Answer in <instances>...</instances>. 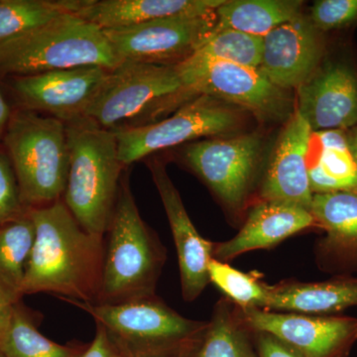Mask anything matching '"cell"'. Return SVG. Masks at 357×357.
I'll use <instances>...</instances> for the list:
<instances>
[{
	"instance_id": "cell-1",
	"label": "cell",
	"mask_w": 357,
	"mask_h": 357,
	"mask_svg": "<svg viewBox=\"0 0 357 357\" xmlns=\"http://www.w3.org/2000/svg\"><path fill=\"white\" fill-rule=\"evenodd\" d=\"M35 241L22 294L51 293L95 304L100 293L105 237L84 230L64 201L29 208Z\"/></svg>"
},
{
	"instance_id": "cell-2",
	"label": "cell",
	"mask_w": 357,
	"mask_h": 357,
	"mask_svg": "<svg viewBox=\"0 0 357 357\" xmlns=\"http://www.w3.org/2000/svg\"><path fill=\"white\" fill-rule=\"evenodd\" d=\"M69 172L64 203L82 227L105 237L114 215L124 166L114 131L83 117L66 124Z\"/></svg>"
},
{
	"instance_id": "cell-3",
	"label": "cell",
	"mask_w": 357,
	"mask_h": 357,
	"mask_svg": "<svg viewBox=\"0 0 357 357\" xmlns=\"http://www.w3.org/2000/svg\"><path fill=\"white\" fill-rule=\"evenodd\" d=\"M105 236L102 282L95 304H121L154 296L165 250L140 217L128 177L121 178Z\"/></svg>"
},
{
	"instance_id": "cell-4",
	"label": "cell",
	"mask_w": 357,
	"mask_h": 357,
	"mask_svg": "<svg viewBox=\"0 0 357 357\" xmlns=\"http://www.w3.org/2000/svg\"><path fill=\"white\" fill-rule=\"evenodd\" d=\"M121 62L105 33L76 13H66L0 44V73L17 77Z\"/></svg>"
},
{
	"instance_id": "cell-5",
	"label": "cell",
	"mask_w": 357,
	"mask_h": 357,
	"mask_svg": "<svg viewBox=\"0 0 357 357\" xmlns=\"http://www.w3.org/2000/svg\"><path fill=\"white\" fill-rule=\"evenodd\" d=\"M69 303L91 314L128 357H192L208 325L181 316L156 295L115 305Z\"/></svg>"
},
{
	"instance_id": "cell-6",
	"label": "cell",
	"mask_w": 357,
	"mask_h": 357,
	"mask_svg": "<svg viewBox=\"0 0 357 357\" xmlns=\"http://www.w3.org/2000/svg\"><path fill=\"white\" fill-rule=\"evenodd\" d=\"M3 141L26 208H41L63 199L69 172L64 122L20 110L11 114Z\"/></svg>"
},
{
	"instance_id": "cell-7",
	"label": "cell",
	"mask_w": 357,
	"mask_h": 357,
	"mask_svg": "<svg viewBox=\"0 0 357 357\" xmlns=\"http://www.w3.org/2000/svg\"><path fill=\"white\" fill-rule=\"evenodd\" d=\"M192 98L175 66L122 62L109 70L86 117L109 130L137 128Z\"/></svg>"
},
{
	"instance_id": "cell-8",
	"label": "cell",
	"mask_w": 357,
	"mask_h": 357,
	"mask_svg": "<svg viewBox=\"0 0 357 357\" xmlns=\"http://www.w3.org/2000/svg\"><path fill=\"white\" fill-rule=\"evenodd\" d=\"M175 67L192 98L211 96L248 110L262 121H281L290 114L288 93L275 86L259 68L225 61L191 60Z\"/></svg>"
},
{
	"instance_id": "cell-9",
	"label": "cell",
	"mask_w": 357,
	"mask_h": 357,
	"mask_svg": "<svg viewBox=\"0 0 357 357\" xmlns=\"http://www.w3.org/2000/svg\"><path fill=\"white\" fill-rule=\"evenodd\" d=\"M237 123L236 109L211 96H196L178 107L172 116L147 126L115 130L119 158L124 166L130 165L159 150L227 132Z\"/></svg>"
},
{
	"instance_id": "cell-10",
	"label": "cell",
	"mask_w": 357,
	"mask_h": 357,
	"mask_svg": "<svg viewBox=\"0 0 357 357\" xmlns=\"http://www.w3.org/2000/svg\"><path fill=\"white\" fill-rule=\"evenodd\" d=\"M215 25V11L160 18L102 31L121 63L176 66L198 50L211 36Z\"/></svg>"
},
{
	"instance_id": "cell-11",
	"label": "cell",
	"mask_w": 357,
	"mask_h": 357,
	"mask_svg": "<svg viewBox=\"0 0 357 357\" xmlns=\"http://www.w3.org/2000/svg\"><path fill=\"white\" fill-rule=\"evenodd\" d=\"M239 311L252 332L270 333L301 357H349L357 342V319L351 317L241 307Z\"/></svg>"
},
{
	"instance_id": "cell-12",
	"label": "cell",
	"mask_w": 357,
	"mask_h": 357,
	"mask_svg": "<svg viewBox=\"0 0 357 357\" xmlns=\"http://www.w3.org/2000/svg\"><path fill=\"white\" fill-rule=\"evenodd\" d=\"M261 148L257 134L199 141L185 151V160L223 203L239 211L255 180Z\"/></svg>"
},
{
	"instance_id": "cell-13",
	"label": "cell",
	"mask_w": 357,
	"mask_h": 357,
	"mask_svg": "<svg viewBox=\"0 0 357 357\" xmlns=\"http://www.w3.org/2000/svg\"><path fill=\"white\" fill-rule=\"evenodd\" d=\"M109 70L98 66L16 77V95L27 109L70 123L86 117Z\"/></svg>"
},
{
	"instance_id": "cell-14",
	"label": "cell",
	"mask_w": 357,
	"mask_h": 357,
	"mask_svg": "<svg viewBox=\"0 0 357 357\" xmlns=\"http://www.w3.org/2000/svg\"><path fill=\"white\" fill-rule=\"evenodd\" d=\"M324 44L319 31L301 15L263 37L259 69L280 89H299L319 69Z\"/></svg>"
},
{
	"instance_id": "cell-15",
	"label": "cell",
	"mask_w": 357,
	"mask_h": 357,
	"mask_svg": "<svg viewBox=\"0 0 357 357\" xmlns=\"http://www.w3.org/2000/svg\"><path fill=\"white\" fill-rule=\"evenodd\" d=\"M298 112L312 132L349 130L357 126V75L351 67L328 63L298 89Z\"/></svg>"
},
{
	"instance_id": "cell-16",
	"label": "cell",
	"mask_w": 357,
	"mask_h": 357,
	"mask_svg": "<svg viewBox=\"0 0 357 357\" xmlns=\"http://www.w3.org/2000/svg\"><path fill=\"white\" fill-rule=\"evenodd\" d=\"M150 171L165 208L177 249L183 298L192 302L210 283L208 264L213 258L215 243L204 238L192 225L163 164L152 162Z\"/></svg>"
},
{
	"instance_id": "cell-17",
	"label": "cell",
	"mask_w": 357,
	"mask_h": 357,
	"mask_svg": "<svg viewBox=\"0 0 357 357\" xmlns=\"http://www.w3.org/2000/svg\"><path fill=\"white\" fill-rule=\"evenodd\" d=\"M312 129L296 109L281 133L263 178L261 201L284 202L310 210L312 196L307 173Z\"/></svg>"
},
{
	"instance_id": "cell-18",
	"label": "cell",
	"mask_w": 357,
	"mask_h": 357,
	"mask_svg": "<svg viewBox=\"0 0 357 357\" xmlns=\"http://www.w3.org/2000/svg\"><path fill=\"white\" fill-rule=\"evenodd\" d=\"M318 227L311 211L298 204L260 201L249 211L243 229L234 238L213 245V258L225 262L237 256L271 248L288 237Z\"/></svg>"
},
{
	"instance_id": "cell-19",
	"label": "cell",
	"mask_w": 357,
	"mask_h": 357,
	"mask_svg": "<svg viewBox=\"0 0 357 357\" xmlns=\"http://www.w3.org/2000/svg\"><path fill=\"white\" fill-rule=\"evenodd\" d=\"M225 0H81L76 14L102 30L160 18L215 13Z\"/></svg>"
},
{
	"instance_id": "cell-20",
	"label": "cell",
	"mask_w": 357,
	"mask_h": 357,
	"mask_svg": "<svg viewBox=\"0 0 357 357\" xmlns=\"http://www.w3.org/2000/svg\"><path fill=\"white\" fill-rule=\"evenodd\" d=\"M357 307V278L338 277L324 282L285 281L268 286L265 309L328 314Z\"/></svg>"
},
{
	"instance_id": "cell-21",
	"label": "cell",
	"mask_w": 357,
	"mask_h": 357,
	"mask_svg": "<svg viewBox=\"0 0 357 357\" xmlns=\"http://www.w3.org/2000/svg\"><path fill=\"white\" fill-rule=\"evenodd\" d=\"M310 211L326 232L319 245L326 262H357V194H314Z\"/></svg>"
},
{
	"instance_id": "cell-22",
	"label": "cell",
	"mask_w": 357,
	"mask_h": 357,
	"mask_svg": "<svg viewBox=\"0 0 357 357\" xmlns=\"http://www.w3.org/2000/svg\"><path fill=\"white\" fill-rule=\"evenodd\" d=\"M307 153V173L312 194L354 192L357 194V162L344 130L312 133Z\"/></svg>"
},
{
	"instance_id": "cell-23",
	"label": "cell",
	"mask_w": 357,
	"mask_h": 357,
	"mask_svg": "<svg viewBox=\"0 0 357 357\" xmlns=\"http://www.w3.org/2000/svg\"><path fill=\"white\" fill-rule=\"evenodd\" d=\"M302 6L297 0H225L215 10L213 34L236 30L263 38L277 26L302 15Z\"/></svg>"
},
{
	"instance_id": "cell-24",
	"label": "cell",
	"mask_w": 357,
	"mask_h": 357,
	"mask_svg": "<svg viewBox=\"0 0 357 357\" xmlns=\"http://www.w3.org/2000/svg\"><path fill=\"white\" fill-rule=\"evenodd\" d=\"M192 357H258L255 333L239 307L227 297L218 301L201 344Z\"/></svg>"
},
{
	"instance_id": "cell-25",
	"label": "cell",
	"mask_w": 357,
	"mask_h": 357,
	"mask_svg": "<svg viewBox=\"0 0 357 357\" xmlns=\"http://www.w3.org/2000/svg\"><path fill=\"white\" fill-rule=\"evenodd\" d=\"M35 241V225L29 215L0 225V286L16 302L22 297L26 269Z\"/></svg>"
},
{
	"instance_id": "cell-26",
	"label": "cell",
	"mask_w": 357,
	"mask_h": 357,
	"mask_svg": "<svg viewBox=\"0 0 357 357\" xmlns=\"http://www.w3.org/2000/svg\"><path fill=\"white\" fill-rule=\"evenodd\" d=\"M81 0H0V44L66 13H76Z\"/></svg>"
},
{
	"instance_id": "cell-27",
	"label": "cell",
	"mask_w": 357,
	"mask_h": 357,
	"mask_svg": "<svg viewBox=\"0 0 357 357\" xmlns=\"http://www.w3.org/2000/svg\"><path fill=\"white\" fill-rule=\"evenodd\" d=\"M84 349L59 344L44 337L18 303L8 331L0 342L6 357H79Z\"/></svg>"
},
{
	"instance_id": "cell-28",
	"label": "cell",
	"mask_w": 357,
	"mask_h": 357,
	"mask_svg": "<svg viewBox=\"0 0 357 357\" xmlns=\"http://www.w3.org/2000/svg\"><path fill=\"white\" fill-rule=\"evenodd\" d=\"M263 38L236 30H223L206 39L187 60L225 61L245 67L259 68Z\"/></svg>"
},
{
	"instance_id": "cell-29",
	"label": "cell",
	"mask_w": 357,
	"mask_h": 357,
	"mask_svg": "<svg viewBox=\"0 0 357 357\" xmlns=\"http://www.w3.org/2000/svg\"><path fill=\"white\" fill-rule=\"evenodd\" d=\"M208 278L241 309H265L269 285L259 275L244 273L213 258L208 264Z\"/></svg>"
},
{
	"instance_id": "cell-30",
	"label": "cell",
	"mask_w": 357,
	"mask_h": 357,
	"mask_svg": "<svg viewBox=\"0 0 357 357\" xmlns=\"http://www.w3.org/2000/svg\"><path fill=\"white\" fill-rule=\"evenodd\" d=\"M357 20V0H319L312 7V24L321 31H330Z\"/></svg>"
},
{
	"instance_id": "cell-31",
	"label": "cell",
	"mask_w": 357,
	"mask_h": 357,
	"mask_svg": "<svg viewBox=\"0 0 357 357\" xmlns=\"http://www.w3.org/2000/svg\"><path fill=\"white\" fill-rule=\"evenodd\" d=\"M28 210L21 199L13 164L0 154V225L24 217Z\"/></svg>"
},
{
	"instance_id": "cell-32",
	"label": "cell",
	"mask_w": 357,
	"mask_h": 357,
	"mask_svg": "<svg viewBox=\"0 0 357 357\" xmlns=\"http://www.w3.org/2000/svg\"><path fill=\"white\" fill-rule=\"evenodd\" d=\"M79 357H128L112 340L102 326L96 324L93 342L84 349Z\"/></svg>"
},
{
	"instance_id": "cell-33",
	"label": "cell",
	"mask_w": 357,
	"mask_h": 357,
	"mask_svg": "<svg viewBox=\"0 0 357 357\" xmlns=\"http://www.w3.org/2000/svg\"><path fill=\"white\" fill-rule=\"evenodd\" d=\"M255 344L258 357H301L297 352L270 333H255Z\"/></svg>"
},
{
	"instance_id": "cell-34",
	"label": "cell",
	"mask_w": 357,
	"mask_h": 357,
	"mask_svg": "<svg viewBox=\"0 0 357 357\" xmlns=\"http://www.w3.org/2000/svg\"><path fill=\"white\" fill-rule=\"evenodd\" d=\"M17 303L0 286V342L8 331Z\"/></svg>"
},
{
	"instance_id": "cell-35",
	"label": "cell",
	"mask_w": 357,
	"mask_h": 357,
	"mask_svg": "<svg viewBox=\"0 0 357 357\" xmlns=\"http://www.w3.org/2000/svg\"><path fill=\"white\" fill-rule=\"evenodd\" d=\"M11 112L8 105L4 100L3 96L0 93V139L3 138L4 132L10 119Z\"/></svg>"
},
{
	"instance_id": "cell-36",
	"label": "cell",
	"mask_w": 357,
	"mask_h": 357,
	"mask_svg": "<svg viewBox=\"0 0 357 357\" xmlns=\"http://www.w3.org/2000/svg\"><path fill=\"white\" fill-rule=\"evenodd\" d=\"M345 135H347L349 149L357 162V126L349 130H345Z\"/></svg>"
},
{
	"instance_id": "cell-37",
	"label": "cell",
	"mask_w": 357,
	"mask_h": 357,
	"mask_svg": "<svg viewBox=\"0 0 357 357\" xmlns=\"http://www.w3.org/2000/svg\"><path fill=\"white\" fill-rule=\"evenodd\" d=\"M0 357H6V356L3 354V352L1 351V349H0Z\"/></svg>"
}]
</instances>
